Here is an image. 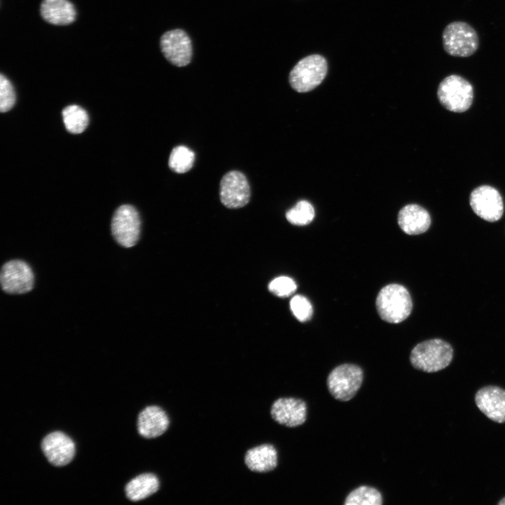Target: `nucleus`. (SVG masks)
Listing matches in <instances>:
<instances>
[{
	"instance_id": "obj_4",
	"label": "nucleus",
	"mask_w": 505,
	"mask_h": 505,
	"mask_svg": "<svg viewBox=\"0 0 505 505\" xmlns=\"http://www.w3.org/2000/svg\"><path fill=\"white\" fill-rule=\"evenodd\" d=\"M443 47L450 55L468 58L479 47V37L476 29L464 21H454L444 28L442 34Z\"/></svg>"
},
{
	"instance_id": "obj_13",
	"label": "nucleus",
	"mask_w": 505,
	"mask_h": 505,
	"mask_svg": "<svg viewBox=\"0 0 505 505\" xmlns=\"http://www.w3.org/2000/svg\"><path fill=\"white\" fill-rule=\"evenodd\" d=\"M41 448L48 462L57 466L69 464L75 454L74 443L60 431L47 435L42 440Z\"/></svg>"
},
{
	"instance_id": "obj_12",
	"label": "nucleus",
	"mask_w": 505,
	"mask_h": 505,
	"mask_svg": "<svg viewBox=\"0 0 505 505\" xmlns=\"http://www.w3.org/2000/svg\"><path fill=\"white\" fill-rule=\"evenodd\" d=\"M269 413L276 423L288 428H295L305 422L307 406L305 401L301 398L282 397L272 403Z\"/></svg>"
},
{
	"instance_id": "obj_20",
	"label": "nucleus",
	"mask_w": 505,
	"mask_h": 505,
	"mask_svg": "<svg viewBox=\"0 0 505 505\" xmlns=\"http://www.w3.org/2000/svg\"><path fill=\"white\" fill-rule=\"evenodd\" d=\"M63 121L66 129L74 134L82 133L88 124L86 111L78 105H69L62 111Z\"/></svg>"
},
{
	"instance_id": "obj_21",
	"label": "nucleus",
	"mask_w": 505,
	"mask_h": 505,
	"mask_svg": "<svg viewBox=\"0 0 505 505\" xmlns=\"http://www.w3.org/2000/svg\"><path fill=\"white\" fill-rule=\"evenodd\" d=\"M380 492L375 487L361 485L353 490L345 498V505H381Z\"/></svg>"
},
{
	"instance_id": "obj_2",
	"label": "nucleus",
	"mask_w": 505,
	"mask_h": 505,
	"mask_svg": "<svg viewBox=\"0 0 505 505\" xmlns=\"http://www.w3.org/2000/svg\"><path fill=\"white\" fill-rule=\"evenodd\" d=\"M376 307L380 318L390 323H398L410 314L412 302L408 290L399 284H389L379 292Z\"/></svg>"
},
{
	"instance_id": "obj_5",
	"label": "nucleus",
	"mask_w": 505,
	"mask_h": 505,
	"mask_svg": "<svg viewBox=\"0 0 505 505\" xmlns=\"http://www.w3.org/2000/svg\"><path fill=\"white\" fill-rule=\"evenodd\" d=\"M328 71L326 60L320 55H311L300 60L289 75L291 87L298 93H307L316 88Z\"/></svg>"
},
{
	"instance_id": "obj_11",
	"label": "nucleus",
	"mask_w": 505,
	"mask_h": 505,
	"mask_svg": "<svg viewBox=\"0 0 505 505\" xmlns=\"http://www.w3.org/2000/svg\"><path fill=\"white\" fill-rule=\"evenodd\" d=\"M221 202L229 208L245 206L250 200V189L245 176L237 170L226 173L220 186Z\"/></svg>"
},
{
	"instance_id": "obj_1",
	"label": "nucleus",
	"mask_w": 505,
	"mask_h": 505,
	"mask_svg": "<svg viewBox=\"0 0 505 505\" xmlns=\"http://www.w3.org/2000/svg\"><path fill=\"white\" fill-rule=\"evenodd\" d=\"M453 357L450 344L440 339H432L419 343L411 351L412 365L425 372H435L447 367Z\"/></svg>"
},
{
	"instance_id": "obj_23",
	"label": "nucleus",
	"mask_w": 505,
	"mask_h": 505,
	"mask_svg": "<svg viewBox=\"0 0 505 505\" xmlns=\"http://www.w3.org/2000/svg\"><path fill=\"white\" fill-rule=\"evenodd\" d=\"M315 212L312 205L307 201H299L286 212L285 217L289 222L295 225H306L312 222Z\"/></svg>"
},
{
	"instance_id": "obj_27",
	"label": "nucleus",
	"mask_w": 505,
	"mask_h": 505,
	"mask_svg": "<svg viewBox=\"0 0 505 505\" xmlns=\"http://www.w3.org/2000/svg\"><path fill=\"white\" fill-rule=\"evenodd\" d=\"M499 505H505V497L501 499V501L498 502Z\"/></svg>"
},
{
	"instance_id": "obj_26",
	"label": "nucleus",
	"mask_w": 505,
	"mask_h": 505,
	"mask_svg": "<svg viewBox=\"0 0 505 505\" xmlns=\"http://www.w3.org/2000/svg\"><path fill=\"white\" fill-rule=\"evenodd\" d=\"M269 289L276 296L285 297L291 295L296 290L297 285L290 277L279 276L269 283Z\"/></svg>"
},
{
	"instance_id": "obj_7",
	"label": "nucleus",
	"mask_w": 505,
	"mask_h": 505,
	"mask_svg": "<svg viewBox=\"0 0 505 505\" xmlns=\"http://www.w3.org/2000/svg\"><path fill=\"white\" fill-rule=\"evenodd\" d=\"M140 217L137 210L130 205H123L116 210L113 215L112 234L120 245L133 247L140 238Z\"/></svg>"
},
{
	"instance_id": "obj_10",
	"label": "nucleus",
	"mask_w": 505,
	"mask_h": 505,
	"mask_svg": "<svg viewBox=\"0 0 505 505\" xmlns=\"http://www.w3.org/2000/svg\"><path fill=\"white\" fill-rule=\"evenodd\" d=\"M160 47L164 57L173 65L184 67L191 61V39L182 29H175L165 32L161 37Z\"/></svg>"
},
{
	"instance_id": "obj_6",
	"label": "nucleus",
	"mask_w": 505,
	"mask_h": 505,
	"mask_svg": "<svg viewBox=\"0 0 505 505\" xmlns=\"http://www.w3.org/2000/svg\"><path fill=\"white\" fill-rule=\"evenodd\" d=\"M363 381V371L358 365L345 363L335 367L327 377V386L336 400L346 402L353 398Z\"/></svg>"
},
{
	"instance_id": "obj_15",
	"label": "nucleus",
	"mask_w": 505,
	"mask_h": 505,
	"mask_svg": "<svg viewBox=\"0 0 505 505\" xmlns=\"http://www.w3.org/2000/svg\"><path fill=\"white\" fill-rule=\"evenodd\" d=\"M170 420L167 412L157 405H149L144 408L137 418L139 434L146 438H155L166 433L170 426Z\"/></svg>"
},
{
	"instance_id": "obj_17",
	"label": "nucleus",
	"mask_w": 505,
	"mask_h": 505,
	"mask_svg": "<svg viewBox=\"0 0 505 505\" xmlns=\"http://www.w3.org/2000/svg\"><path fill=\"white\" fill-rule=\"evenodd\" d=\"M431 222L428 211L417 204L406 205L398 213V225L409 235H417L426 231Z\"/></svg>"
},
{
	"instance_id": "obj_22",
	"label": "nucleus",
	"mask_w": 505,
	"mask_h": 505,
	"mask_svg": "<svg viewBox=\"0 0 505 505\" xmlns=\"http://www.w3.org/2000/svg\"><path fill=\"white\" fill-rule=\"evenodd\" d=\"M195 159L194 153L188 147L180 145L173 149L168 165L170 168L177 173H184L193 166Z\"/></svg>"
},
{
	"instance_id": "obj_25",
	"label": "nucleus",
	"mask_w": 505,
	"mask_h": 505,
	"mask_svg": "<svg viewBox=\"0 0 505 505\" xmlns=\"http://www.w3.org/2000/svg\"><path fill=\"white\" fill-rule=\"evenodd\" d=\"M15 93L11 82L3 74L0 75V110H10L15 102Z\"/></svg>"
},
{
	"instance_id": "obj_3",
	"label": "nucleus",
	"mask_w": 505,
	"mask_h": 505,
	"mask_svg": "<svg viewBox=\"0 0 505 505\" xmlns=\"http://www.w3.org/2000/svg\"><path fill=\"white\" fill-rule=\"evenodd\" d=\"M437 97L440 105L448 111L462 113L468 110L473 100L472 84L458 74L445 77L439 83Z\"/></svg>"
},
{
	"instance_id": "obj_19",
	"label": "nucleus",
	"mask_w": 505,
	"mask_h": 505,
	"mask_svg": "<svg viewBox=\"0 0 505 505\" xmlns=\"http://www.w3.org/2000/svg\"><path fill=\"white\" fill-rule=\"evenodd\" d=\"M160 487L158 477L152 473L140 474L126 486V497L133 501L144 499L156 493Z\"/></svg>"
},
{
	"instance_id": "obj_16",
	"label": "nucleus",
	"mask_w": 505,
	"mask_h": 505,
	"mask_svg": "<svg viewBox=\"0 0 505 505\" xmlns=\"http://www.w3.org/2000/svg\"><path fill=\"white\" fill-rule=\"evenodd\" d=\"M278 452L274 445L262 443L249 448L244 455L246 467L255 473H267L277 467Z\"/></svg>"
},
{
	"instance_id": "obj_18",
	"label": "nucleus",
	"mask_w": 505,
	"mask_h": 505,
	"mask_svg": "<svg viewBox=\"0 0 505 505\" xmlns=\"http://www.w3.org/2000/svg\"><path fill=\"white\" fill-rule=\"evenodd\" d=\"M40 14L48 23L59 26L70 25L76 18V8L69 0H43Z\"/></svg>"
},
{
	"instance_id": "obj_14",
	"label": "nucleus",
	"mask_w": 505,
	"mask_h": 505,
	"mask_svg": "<svg viewBox=\"0 0 505 505\" xmlns=\"http://www.w3.org/2000/svg\"><path fill=\"white\" fill-rule=\"evenodd\" d=\"M475 401L490 419L505 423V390L495 386L483 387L476 393Z\"/></svg>"
},
{
	"instance_id": "obj_8",
	"label": "nucleus",
	"mask_w": 505,
	"mask_h": 505,
	"mask_svg": "<svg viewBox=\"0 0 505 505\" xmlns=\"http://www.w3.org/2000/svg\"><path fill=\"white\" fill-rule=\"evenodd\" d=\"M1 289L6 293L20 295L32 290L34 276L28 264L20 260L6 262L0 273Z\"/></svg>"
},
{
	"instance_id": "obj_9",
	"label": "nucleus",
	"mask_w": 505,
	"mask_h": 505,
	"mask_svg": "<svg viewBox=\"0 0 505 505\" xmlns=\"http://www.w3.org/2000/svg\"><path fill=\"white\" fill-rule=\"evenodd\" d=\"M469 203L475 214L487 222L498 221L504 213L501 194L490 185H481L474 189L470 194Z\"/></svg>"
},
{
	"instance_id": "obj_24",
	"label": "nucleus",
	"mask_w": 505,
	"mask_h": 505,
	"mask_svg": "<svg viewBox=\"0 0 505 505\" xmlns=\"http://www.w3.org/2000/svg\"><path fill=\"white\" fill-rule=\"evenodd\" d=\"M290 306L294 316L301 322H305L312 316V305L309 299L302 295L294 296L290 300Z\"/></svg>"
}]
</instances>
